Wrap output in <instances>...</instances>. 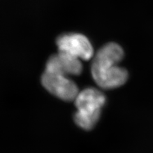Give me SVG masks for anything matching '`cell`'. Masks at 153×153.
I'll return each instance as SVG.
<instances>
[{"label": "cell", "mask_w": 153, "mask_h": 153, "mask_svg": "<svg viewBox=\"0 0 153 153\" xmlns=\"http://www.w3.org/2000/svg\"><path fill=\"white\" fill-rule=\"evenodd\" d=\"M124 57V51L116 43L103 45L94 57L91 71L97 84L104 89L120 87L128 78L127 70L118 65Z\"/></svg>", "instance_id": "6da1fadb"}, {"label": "cell", "mask_w": 153, "mask_h": 153, "mask_svg": "<svg viewBox=\"0 0 153 153\" xmlns=\"http://www.w3.org/2000/svg\"><path fill=\"white\" fill-rule=\"evenodd\" d=\"M82 68L81 60L64 52H58L48 59L45 71L69 76L80 75Z\"/></svg>", "instance_id": "5b68a950"}, {"label": "cell", "mask_w": 153, "mask_h": 153, "mask_svg": "<svg viewBox=\"0 0 153 153\" xmlns=\"http://www.w3.org/2000/svg\"><path fill=\"white\" fill-rule=\"evenodd\" d=\"M41 81L48 91L64 101H75L79 93L76 84L64 75L45 71Z\"/></svg>", "instance_id": "3957f363"}, {"label": "cell", "mask_w": 153, "mask_h": 153, "mask_svg": "<svg viewBox=\"0 0 153 153\" xmlns=\"http://www.w3.org/2000/svg\"><path fill=\"white\" fill-rule=\"evenodd\" d=\"M105 101L104 94L96 88H88L79 92L75 100L76 124L85 130H91L100 119Z\"/></svg>", "instance_id": "7a4b0ae2"}, {"label": "cell", "mask_w": 153, "mask_h": 153, "mask_svg": "<svg viewBox=\"0 0 153 153\" xmlns=\"http://www.w3.org/2000/svg\"><path fill=\"white\" fill-rule=\"evenodd\" d=\"M59 52H64L80 60L87 61L94 57V49L85 36L79 33H66L57 38Z\"/></svg>", "instance_id": "277c9868"}]
</instances>
